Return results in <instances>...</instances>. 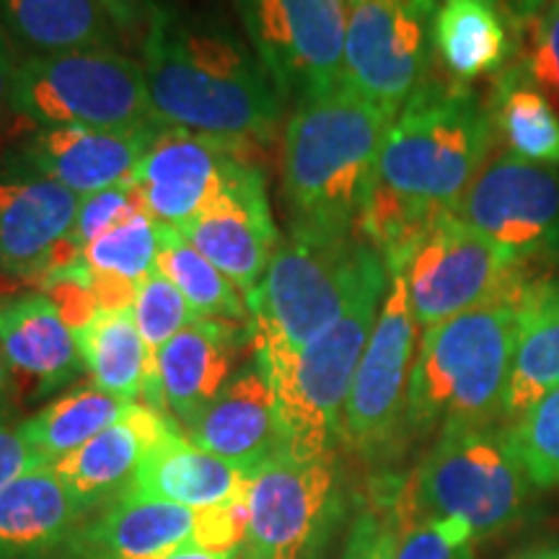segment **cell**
I'll return each mask as SVG.
<instances>
[{
  "label": "cell",
  "mask_w": 559,
  "mask_h": 559,
  "mask_svg": "<svg viewBox=\"0 0 559 559\" xmlns=\"http://www.w3.org/2000/svg\"><path fill=\"white\" fill-rule=\"evenodd\" d=\"M251 353L249 321L194 319L158 349L156 376L166 415L190 425L234 379Z\"/></svg>",
  "instance_id": "d6986e66"
},
{
  "label": "cell",
  "mask_w": 559,
  "mask_h": 559,
  "mask_svg": "<svg viewBox=\"0 0 559 559\" xmlns=\"http://www.w3.org/2000/svg\"><path fill=\"white\" fill-rule=\"evenodd\" d=\"M249 523L241 559H330L345 534L355 492L342 456L264 461L251 474Z\"/></svg>",
  "instance_id": "9c48e42d"
},
{
  "label": "cell",
  "mask_w": 559,
  "mask_h": 559,
  "mask_svg": "<svg viewBox=\"0 0 559 559\" xmlns=\"http://www.w3.org/2000/svg\"><path fill=\"white\" fill-rule=\"evenodd\" d=\"M241 143L164 128L130 181L160 226L185 230L228 190L243 166Z\"/></svg>",
  "instance_id": "2e32d148"
},
{
  "label": "cell",
  "mask_w": 559,
  "mask_h": 559,
  "mask_svg": "<svg viewBox=\"0 0 559 559\" xmlns=\"http://www.w3.org/2000/svg\"><path fill=\"white\" fill-rule=\"evenodd\" d=\"M508 559H559V539L531 542L519 551H513Z\"/></svg>",
  "instance_id": "f6af8a7d"
},
{
  "label": "cell",
  "mask_w": 559,
  "mask_h": 559,
  "mask_svg": "<svg viewBox=\"0 0 559 559\" xmlns=\"http://www.w3.org/2000/svg\"><path fill=\"white\" fill-rule=\"evenodd\" d=\"M394 117L345 83L298 102L283 135V192L290 228L358 236L376 164Z\"/></svg>",
  "instance_id": "3957f363"
},
{
  "label": "cell",
  "mask_w": 559,
  "mask_h": 559,
  "mask_svg": "<svg viewBox=\"0 0 559 559\" xmlns=\"http://www.w3.org/2000/svg\"><path fill=\"white\" fill-rule=\"evenodd\" d=\"M138 210H145V205L132 181L86 194V198H81L79 215H75L73 241L79 243L81 249H86L91 241L99 239L102 234H107L109 228L117 226V223L130 218Z\"/></svg>",
  "instance_id": "f35d334b"
},
{
  "label": "cell",
  "mask_w": 559,
  "mask_h": 559,
  "mask_svg": "<svg viewBox=\"0 0 559 559\" xmlns=\"http://www.w3.org/2000/svg\"><path fill=\"white\" fill-rule=\"evenodd\" d=\"M391 275H383L324 334L290 360L267 370L277 404L280 451L290 459H321L342 449V415L353 389Z\"/></svg>",
  "instance_id": "52a82bcc"
},
{
  "label": "cell",
  "mask_w": 559,
  "mask_h": 559,
  "mask_svg": "<svg viewBox=\"0 0 559 559\" xmlns=\"http://www.w3.org/2000/svg\"><path fill=\"white\" fill-rule=\"evenodd\" d=\"M0 353L34 400L73 386L86 370L73 326L39 290L0 298Z\"/></svg>",
  "instance_id": "44dd1931"
},
{
  "label": "cell",
  "mask_w": 559,
  "mask_h": 559,
  "mask_svg": "<svg viewBox=\"0 0 559 559\" xmlns=\"http://www.w3.org/2000/svg\"><path fill=\"white\" fill-rule=\"evenodd\" d=\"M81 198L32 166L0 164V251L34 290L41 280L81 262L73 241Z\"/></svg>",
  "instance_id": "9a60e30c"
},
{
  "label": "cell",
  "mask_w": 559,
  "mask_h": 559,
  "mask_svg": "<svg viewBox=\"0 0 559 559\" xmlns=\"http://www.w3.org/2000/svg\"><path fill=\"white\" fill-rule=\"evenodd\" d=\"M37 466H47L21 436L13 417H0V489Z\"/></svg>",
  "instance_id": "ab89813d"
},
{
  "label": "cell",
  "mask_w": 559,
  "mask_h": 559,
  "mask_svg": "<svg viewBox=\"0 0 559 559\" xmlns=\"http://www.w3.org/2000/svg\"><path fill=\"white\" fill-rule=\"evenodd\" d=\"M407 477L373 472L366 492L355 495V508L340 544L337 559H394L407 519Z\"/></svg>",
  "instance_id": "836d02e7"
},
{
  "label": "cell",
  "mask_w": 559,
  "mask_h": 559,
  "mask_svg": "<svg viewBox=\"0 0 559 559\" xmlns=\"http://www.w3.org/2000/svg\"><path fill=\"white\" fill-rule=\"evenodd\" d=\"M489 115L510 156L559 171V109L519 60L495 75Z\"/></svg>",
  "instance_id": "4dcf8cb0"
},
{
  "label": "cell",
  "mask_w": 559,
  "mask_h": 559,
  "mask_svg": "<svg viewBox=\"0 0 559 559\" xmlns=\"http://www.w3.org/2000/svg\"><path fill=\"white\" fill-rule=\"evenodd\" d=\"M477 547L479 539L469 523L412 513L407 502L394 559H477Z\"/></svg>",
  "instance_id": "8d00e7d4"
},
{
  "label": "cell",
  "mask_w": 559,
  "mask_h": 559,
  "mask_svg": "<svg viewBox=\"0 0 559 559\" xmlns=\"http://www.w3.org/2000/svg\"><path fill=\"white\" fill-rule=\"evenodd\" d=\"M515 272L519 267L495 243L449 213L425 230L400 275L417 326L425 332L508 296Z\"/></svg>",
  "instance_id": "5bb4252c"
},
{
  "label": "cell",
  "mask_w": 559,
  "mask_h": 559,
  "mask_svg": "<svg viewBox=\"0 0 559 559\" xmlns=\"http://www.w3.org/2000/svg\"><path fill=\"white\" fill-rule=\"evenodd\" d=\"M495 122L477 91L428 79L391 120L368 200L432 226L487 166Z\"/></svg>",
  "instance_id": "7a4b0ae2"
},
{
  "label": "cell",
  "mask_w": 559,
  "mask_h": 559,
  "mask_svg": "<svg viewBox=\"0 0 559 559\" xmlns=\"http://www.w3.org/2000/svg\"><path fill=\"white\" fill-rule=\"evenodd\" d=\"M425 3H428V5H430V9H432V11H436V5H438V0H425Z\"/></svg>",
  "instance_id": "c3c4849f"
},
{
  "label": "cell",
  "mask_w": 559,
  "mask_h": 559,
  "mask_svg": "<svg viewBox=\"0 0 559 559\" xmlns=\"http://www.w3.org/2000/svg\"><path fill=\"white\" fill-rule=\"evenodd\" d=\"M132 319H135L140 337L148 347L151 362L156 366L158 349L169 342L174 334H179L185 326H190L194 319H200L190 300L185 298L177 285L164 275L158 267L148 277L140 280L132 298Z\"/></svg>",
  "instance_id": "d590c367"
},
{
  "label": "cell",
  "mask_w": 559,
  "mask_h": 559,
  "mask_svg": "<svg viewBox=\"0 0 559 559\" xmlns=\"http://www.w3.org/2000/svg\"><path fill=\"white\" fill-rule=\"evenodd\" d=\"M174 425L177 419L166 412L135 402L128 415L91 438L79 451L52 464V469L60 474L70 495L91 515L96 508L128 492L148 451Z\"/></svg>",
  "instance_id": "603a6c76"
},
{
  "label": "cell",
  "mask_w": 559,
  "mask_h": 559,
  "mask_svg": "<svg viewBox=\"0 0 559 559\" xmlns=\"http://www.w3.org/2000/svg\"><path fill=\"white\" fill-rule=\"evenodd\" d=\"M21 60L16 58V45H13L9 34L0 26V111L11 109V91L16 81V70Z\"/></svg>",
  "instance_id": "b9f144b4"
},
{
  "label": "cell",
  "mask_w": 559,
  "mask_h": 559,
  "mask_svg": "<svg viewBox=\"0 0 559 559\" xmlns=\"http://www.w3.org/2000/svg\"><path fill=\"white\" fill-rule=\"evenodd\" d=\"M0 26L29 58L117 47L120 39L96 0H0Z\"/></svg>",
  "instance_id": "f1b7e54d"
},
{
  "label": "cell",
  "mask_w": 559,
  "mask_h": 559,
  "mask_svg": "<svg viewBox=\"0 0 559 559\" xmlns=\"http://www.w3.org/2000/svg\"><path fill=\"white\" fill-rule=\"evenodd\" d=\"M247 39L280 99H309L345 83L347 0H239Z\"/></svg>",
  "instance_id": "8fae6325"
},
{
  "label": "cell",
  "mask_w": 559,
  "mask_h": 559,
  "mask_svg": "<svg viewBox=\"0 0 559 559\" xmlns=\"http://www.w3.org/2000/svg\"><path fill=\"white\" fill-rule=\"evenodd\" d=\"M83 366L94 386L128 402L148 404L166 412L160 402L156 366L140 337L130 309L96 311L86 324L75 330Z\"/></svg>",
  "instance_id": "83f0119b"
},
{
  "label": "cell",
  "mask_w": 559,
  "mask_h": 559,
  "mask_svg": "<svg viewBox=\"0 0 559 559\" xmlns=\"http://www.w3.org/2000/svg\"><path fill=\"white\" fill-rule=\"evenodd\" d=\"M432 13L425 0H347L345 86L396 117L428 81Z\"/></svg>",
  "instance_id": "4fadbf2b"
},
{
  "label": "cell",
  "mask_w": 559,
  "mask_h": 559,
  "mask_svg": "<svg viewBox=\"0 0 559 559\" xmlns=\"http://www.w3.org/2000/svg\"><path fill=\"white\" fill-rule=\"evenodd\" d=\"M531 495L534 485L502 423L443 430L407 481L412 513L469 523L479 544L519 526Z\"/></svg>",
  "instance_id": "8992f818"
},
{
  "label": "cell",
  "mask_w": 559,
  "mask_h": 559,
  "mask_svg": "<svg viewBox=\"0 0 559 559\" xmlns=\"http://www.w3.org/2000/svg\"><path fill=\"white\" fill-rule=\"evenodd\" d=\"M523 270L508 296L459 313L423 332L409 379L407 438L432 440L443 430L500 423Z\"/></svg>",
  "instance_id": "277c9868"
},
{
  "label": "cell",
  "mask_w": 559,
  "mask_h": 559,
  "mask_svg": "<svg viewBox=\"0 0 559 559\" xmlns=\"http://www.w3.org/2000/svg\"><path fill=\"white\" fill-rule=\"evenodd\" d=\"M555 389H559V270L526 267L500 423H515Z\"/></svg>",
  "instance_id": "cb8c5ba5"
},
{
  "label": "cell",
  "mask_w": 559,
  "mask_h": 559,
  "mask_svg": "<svg viewBox=\"0 0 559 559\" xmlns=\"http://www.w3.org/2000/svg\"><path fill=\"white\" fill-rule=\"evenodd\" d=\"M24 290H34V288L19 275L16 270L11 267V262L5 260V254L0 251V298L19 296V293H24Z\"/></svg>",
  "instance_id": "ee69618b"
},
{
  "label": "cell",
  "mask_w": 559,
  "mask_h": 559,
  "mask_svg": "<svg viewBox=\"0 0 559 559\" xmlns=\"http://www.w3.org/2000/svg\"><path fill=\"white\" fill-rule=\"evenodd\" d=\"M181 234L247 300L280 247V230L264 192V174L254 164L243 166L228 190Z\"/></svg>",
  "instance_id": "e0dca14e"
},
{
  "label": "cell",
  "mask_w": 559,
  "mask_h": 559,
  "mask_svg": "<svg viewBox=\"0 0 559 559\" xmlns=\"http://www.w3.org/2000/svg\"><path fill=\"white\" fill-rule=\"evenodd\" d=\"M160 226V223H158ZM156 267L185 293L200 319L249 321L247 300L230 285V280L200 254L177 228H158V260Z\"/></svg>",
  "instance_id": "d6a6232c"
},
{
  "label": "cell",
  "mask_w": 559,
  "mask_h": 559,
  "mask_svg": "<svg viewBox=\"0 0 559 559\" xmlns=\"http://www.w3.org/2000/svg\"><path fill=\"white\" fill-rule=\"evenodd\" d=\"M11 109L37 128H166L153 111L143 62L117 47L24 58L13 81Z\"/></svg>",
  "instance_id": "ba28073f"
},
{
  "label": "cell",
  "mask_w": 559,
  "mask_h": 559,
  "mask_svg": "<svg viewBox=\"0 0 559 559\" xmlns=\"http://www.w3.org/2000/svg\"><path fill=\"white\" fill-rule=\"evenodd\" d=\"M547 3L549 0H508V13L519 24H528V21H534L547 9Z\"/></svg>",
  "instance_id": "bcb514c9"
},
{
  "label": "cell",
  "mask_w": 559,
  "mask_h": 559,
  "mask_svg": "<svg viewBox=\"0 0 559 559\" xmlns=\"http://www.w3.org/2000/svg\"><path fill=\"white\" fill-rule=\"evenodd\" d=\"M510 24L515 21L500 9V0H438L432 50L459 83L500 75L519 50Z\"/></svg>",
  "instance_id": "4316f807"
},
{
  "label": "cell",
  "mask_w": 559,
  "mask_h": 559,
  "mask_svg": "<svg viewBox=\"0 0 559 559\" xmlns=\"http://www.w3.org/2000/svg\"><path fill=\"white\" fill-rule=\"evenodd\" d=\"M251 474L254 472L194 445L179 425H174L148 451L128 492L202 513L247 498Z\"/></svg>",
  "instance_id": "d4e9b609"
},
{
  "label": "cell",
  "mask_w": 559,
  "mask_h": 559,
  "mask_svg": "<svg viewBox=\"0 0 559 559\" xmlns=\"http://www.w3.org/2000/svg\"><path fill=\"white\" fill-rule=\"evenodd\" d=\"M243 555H234V557H221V555H210L205 549H198V547H187V549H179L174 551V555L164 557V559H241Z\"/></svg>",
  "instance_id": "7dc6e473"
},
{
  "label": "cell",
  "mask_w": 559,
  "mask_h": 559,
  "mask_svg": "<svg viewBox=\"0 0 559 559\" xmlns=\"http://www.w3.org/2000/svg\"><path fill=\"white\" fill-rule=\"evenodd\" d=\"M132 404L135 402L120 400L91 383V386L66 391L47 407L34 412L32 417L21 419L19 430L26 445L47 466H52L86 445L91 438L99 436L117 419H122Z\"/></svg>",
  "instance_id": "1f68e13d"
},
{
  "label": "cell",
  "mask_w": 559,
  "mask_h": 559,
  "mask_svg": "<svg viewBox=\"0 0 559 559\" xmlns=\"http://www.w3.org/2000/svg\"><path fill=\"white\" fill-rule=\"evenodd\" d=\"M160 130H96L79 124L37 128L26 132L11 158L86 198L130 181Z\"/></svg>",
  "instance_id": "ac0fdd59"
},
{
  "label": "cell",
  "mask_w": 559,
  "mask_h": 559,
  "mask_svg": "<svg viewBox=\"0 0 559 559\" xmlns=\"http://www.w3.org/2000/svg\"><path fill=\"white\" fill-rule=\"evenodd\" d=\"M383 275L389 267L360 236L332 239L290 228L247 296L251 355L264 368L290 360Z\"/></svg>",
  "instance_id": "5b68a950"
},
{
  "label": "cell",
  "mask_w": 559,
  "mask_h": 559,
  "mask_svg": "<svg viewBox=\"0 0 559 559\" xmlns=\"http://www.w3.org/2000/svg\"><path fill=\"white\" fill-rule=\"evenodd\" d=\"M510 445L531 485L549 489L559 485V389L508 425Z\"/></svg>",
  "instance_id": "e575fe53"
},
{
  "label": "cell",
  "mask_w": 559,
  "mask_h": 559,
  "mask_svg": "<svg viewBox=\"0 0 559 559\" xmlns=\"http://www.w3.org/2000/svg\"><path fill=\"white\" fill-rule=\"evenodd\" d=\"M453 215L495 243L513 267L559 264L557 169L500 153L487 160Z\"/></svg>",
  "instance_id": "7c38bea8"
},
{
  "label": "cell",
  "mask_w": 559,
  "mask_h": 559,
  "mask_svg": "<svg viewBox=\"0 0 559 559\" xmlns=\"http://www.w3.org/2000/svg\"><path fill=\"white\" fill-rule=\"evenodd\" d=\"M16 400H19V383L13 379L3 353H0V417H13V412H16Z\"/></svg>",
  "instance_id": "7bdbcfd3"
},
{
  "label": "cell",
  "mask_w": 559,
  "mask_h": 559,
  "mask_svg": "<svg viewBox=\"0 0 559 559\" xmlns=\"http://www.w3.org/2000/svg\"><path fill=\"white\" fill-rule=\"evenodd\" d=\"M194 445L254 472L280 451L275 389L249 353L221 394L181 428Z\"/></svg>",
  "instance_id": "7402d4cb"
},
{
  "label": "cell",
  "mask_w": 559,
  "mask_h": 559,
  "mask_svg": "<svg viewBox=\"0 0 559 559\" xmlns=\"http://www.w3.org/2000/svg\"><path fill=\"white\" fill-rule=\"evenodd\" d=\"M143 73L166 128L228 143L267 140L277 130L283 99L267 68L218 21L156 5L143 37Z\"/></svg>",
  "instance_id": "6da1fadb"
},
{
  "label": "cell",
  "mask_w": 559,
  "mask_h": 559,
  "mask_svg": "<svg viewBox=\"0 0 559 559\" xmlns=\"http://www.w3.org/2000/svg\"><path fill=\"white\" fill-rule=\"evenodd\" d=\"M415 358L417 321L404 277L394 272L342 415V449L373 472L391 469L409 445L407 400Z\"/></svg>",
  "instance_id": "30bf717a"
},
{
  "label": "cell",
  "mask_w": 559,
  "mask_h": 559,
  "mask_svg": "<svg viewBox=\"0 0 559 559\" xmlns=\"http://www.w3.org/2000/svg\"><path fill=\"white\" fill-rule=\"evenodd\" d=\"M198 510L122 492L86 515L55 559H164L194 547Z\"/></svg>",
  "instance_id": "ffe728a7"
},
{
  "label": "cell",
  "mask_w": 559,
  "mask_h": 559,
  "mask_svg": "<svg viewBox=\"0 0 559 559\" xmlns=\"http://www.w3.org/2000/svg\"><path fill=\"white\" fill-rule=\"evenodd\" d=\"M96 3L107 11L120 32H135L140 24L148 26L151 13L156 9L153 0H96Z\"/></svg>",
  "instance_id": "60d3db41"
},
{
  "label": "cell",
  "mask_w": 559,
  "mask_h": 559,
  "mask_svg": "<svg viewBox=\"0 0 559 559\" xmlns=\"http://www.w3.org/2000/svg\"><path fill=\"white\" fill-rule=\"evenodd\" d=\"M526 26V47L519 62L542 94L559 109V0H549Z\"/></svg>",
  "instance_id": "74e56055"
},
{
  "label": "cell",
  "mask_w": 559,
  "mask_h": 559,
  "mask_svg": "<svg viewBox=\"0 0 559 559\" xmlns=\"http://www.w3.org/2000/svg\"><path fill=\"white\" fill-rule=\"evenodd\" d=\"M86 510L52 466H37L0 489V559H55Z\"/></svg>",
  "instance_id": "484cf974"
},
{
  "label": "cell",
  "mask_w": 559,
  "mask_h": 559,
  "mask_svg": "<svg viewBox=\"0 0 559 559\" xmlns=\"http://www.w3.org/2000/svg\"><path fill=\"white\" fill-rule=\"evenodd\" d=\"M158 223L138 210L83 249V267L99 311L130 309L140 280L156 270Z\"/></svg>",
  "instance_id": "f546056e"
}]
</instances>
